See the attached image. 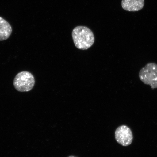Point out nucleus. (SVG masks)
I'll list each match as a JSON object with an SVG mask.
<instances>
[{
  "instance_id": "obj_1",
  "label": "nucleus",
  "mask_w": 157,
  "mask_h": 157,
  "mask_svg": "<svg viewBox=\"0 0 157 157\" xmlns=\"http://www.w3.org/2000/svg\"><path fill=\"white\" fill-rule=\"evenodd\" d=\"M72 35L75 45L80 50H87L93 46L95 41L93 31L85 26L75 27L72 31Z\"/></svg>"
},
{
  "instance_id": "obj_2",
  "label": "nucleus",
  "mask_w": 157,
  "mask_h": 157,
  "mask_svg": "<svg viewBox=\"0 0 157 157\" xmlns=\"http://www.w3.org/2000/svg\"><path fill=\"white\" fill-rule=\"evenodd\" d=\"M35 84L34 76L30 72L21 71L17 74L13 80V85L17 91L29 92L32 90Z\"/></svg>"
},
{
  "instance_id": "obj_3",
  "label": "nucleus",
  "mask_w": 157,
  "mask_h": 157,
  "mask_svg": "<svg viewBox=\"0 0 157 157\" xmlns=\"http://www.w3.org/2000/svg\"><path fill=\"white\" fill-rule=\"evenodd\" d=\"M139 78L143 83L151 86L152 89L157 88V64L150 63L139 71Z\"/></svg>"
},
{
  "instance_id": "obj_4",
  "label": "nucleus",
  "mask_w": 157,
  "mask_h": 157,
  "mask_svg": "<svg viewBox=\"0 0 157 157\" xmlns=\"http://www.w3.org/2000/svg\"><path fill=\"white\" fill-rule=\"evenodd\" d=\"M115 137L117 142L123 146L131 144L133 138L130 129L124 125L117 128L115 132Z\"/></svg>"
},
{
  "instance_id": "obj_5",
  "label": "nucleus",
  "mask_w": 157,
  "mask_h": 157,
  "mask_svg": "<svg viewBox=\"0 0 157 157\" xmlns=\"http://www.w3.org/2000/svg\"><path fill=\"white\" fill-rule=\"evenodd\" d=\"M144 5V0H122L121 6L127 11L135 12L140 10Z\"/></svg>"
},
{
  "instance_id": "obj_6",
  "label": "nucleus",
  "mask_w": 157,
  "mask_h": 157,
  "mask_svg": "<svg viewBox=\"0 0 157 157\" xmlns=\"http://www.w3.org/2000/svg\"><path fill=\"white\" fill-rule=\"evenodd\" d=\"M12 28L10 23L0 17V41L9 39L12 32Z\"/></svg>"
},
{
  "instance_id": "obj_7",
  "label": "nucleus",
  "mask_w": 157,
  "mask_h": 157,
  "mask_svg": "<svg viewBox=\"0 0 157 157\" xmlns=\"http://www.w3.org/2000/svg\"><path fill=\"white\" fill-rule=\"evenodd\" d=\"M68 157H76L73 156H70Z\"/></svg>"
}]
</instances>
